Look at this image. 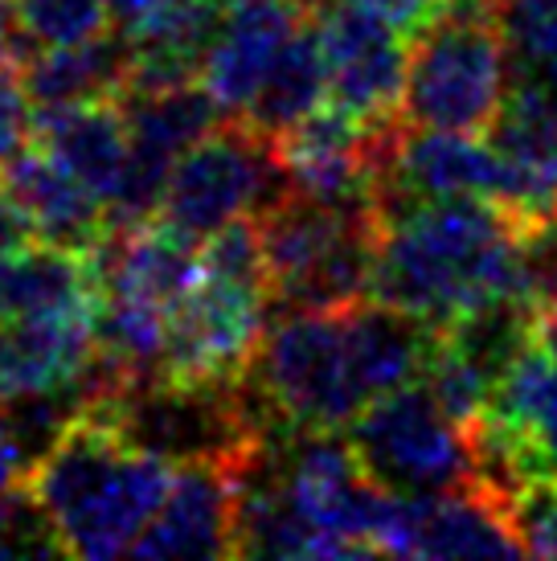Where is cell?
I'll list each match as a JSON object with an SVG mask.
<instances>
[{
	"instance_id": "6da1fadb",
	"label": "cell",
	"mask_w": 557,
	"mask_h": 561,
	"mask_svg": "<svg viewBox=\"0 0 557 561\" xmlns=\"http://www.w3.org/2000/svg\"><path fill=\"white\" fill-rule=\"evenodd\" d=\"M370 296L447 328L500 304H528L525 230L484 197L394 202L377 209Z\"/></svg>"
},
{
	"instance_id": "7a4b0ae2",
	"label": "cell",
	"mask_w": 557,
	"mask_h": 561,
	"mask_svg": "<svg viewBox=\"0 0 557 561\" xmlns=\"http://www.w3.org/2000/svg\"><path fill=\"white\" fill-rule=\"evenodd\" d=\"M177 463L139 447L99 410H82L21 492L70 558H124L169 496Z\"/></svg>"
},
{
	"instance_id": "3957f363",
	"label": "cell",
	"mask_w": 557,
	"mask_h": 561,
	"mask_svg": "<svg viewBox=\"0 0 557 561\" xmlns=\"http://www.w3.org/2000/svg\"><path fill=\"white\" fill-rule=\"evenodd\" d=\"M509 37L488 0H451L414 37L406 62L402 119L439 131L480 136L509 94Z\"/></svg>"
},
{
	"instance_id": "277c9868",
	"label": "cell",
	"mask_w": 557,
	"mask_h": 561,
	"mask_svg": "<svg viewBox=\"0 0 557 561\" xmlns=\"http://www.w3.org/2000/svg\"><path fill=\"white\" fill-rule=\"evenodd\" d=\"M247 390L275 431H344L365 410L344 308H287L266 324Z\"/></svg>"
},
{
	"instance_id": "5b68a950",
	"label": "cell",
	"mask_w": 557,
	"mask_h": 561,
	"mask_svg": "<svg viewBox=\"0 0 557 561\" xmlns=\"http://www.w3.org/2000/svg\"><path fill=\"white\" fill-rule=\"evenodd\" d=\"M271 296L283 308H344L370 296L377 214L283 193L259 214Z\"/></svg>"
},
{
	"instance_id": "8992f818",
	"label": "cell",
	"mask_w": 557,
	"mask_h": 561,
	"mask_svg": "<svg viewBox=\"0 0 557 561\" xmlns=\"http://www.w3.org/2000/svg\"><path fill=\"white\" fill-rule=\"evenodd\" d=\"M344 435L365 471L394 492H455L480 483L471 426L451 419L422 381L365 405Z\"/></svg>"
},
{
	"instance_id": "52a82bcc",
	"label": "cell",
	"mask_w": 557,
	"mask_h": 561,
	"mask_svg": "<svg viewBox=\"0 0 557 561\" xmlns=\"http://www.w3.org/2000/svg\"><path fill=\"white\" fill-rule=\"evenodd\" d=\"M287 193L275 136L250 119H221L172 164L160 221L189 238H209L238 218H259Z\"/></svg>"
},
{
	"instance_id": "ba28073f",
	"label": "cell",
	"mask_w": 557,
	"mask_h": 561,
	"mask_svg": "<svg viewBox=\"0 0 557 561\" xmlns=\"http://www.w3.org/2000/svg\"><path fill=\"white\" fill-rule=\"evenodd\" d=\"M271 287L197 275L169 312V365L164 377L193 386L247 381L271 324Z\"/></svg>"
},
{
	"instance_id": "9c48e42d",
	"label": "cell",
	"mask_w": 557,
	"mask_h": 561,
	"mask_svg": "<svg viewBox=\"0 0 557 561\" xmlns=\"http://www.w3.org/2000/svg\"><path fill=\"white\" fill-rule=\"evenodd\" d=\"M377 558H516L509 500L488 483L455 492H394L373 529Z\"/></svg>"
},
{
	"instance_id": "30bf717a",
	"label": "cell",
	"mask_w": 557,
	"mask_h": 561,
	"mask_svg": "<svg viewBox=\"0 0 557 561\" xmlns=\"http://www.w3.org/2000/svg\"><path fill=\"white\" fill-rule=\"evenodd\" d=\"M328 66V103L356 115L361 124H389L402 115L410 49L398 30L365 4L344 0L316 16Z\"/></svg>"
},
{
	"instance_id": "8fae6325",
	"label": "cell",
	"mask_w": 557,
	"mask_h": 561,
	"mask_svg": "<svg viewBox=\"0 0 557 561\" xmlns=\"http://www.w3.org/2000/svg\"><path fill=\"white\" fill-rule=\"evenodd\" d=\"M259 447V443H254ZM250 447V451H254ZM250 451L177 463L172 488L152 525L139 533V558H234L238 496Z\"/></svg>"
},
{
	"instance_id": "7c38bea8",
	"label": "cell",
	"mask_w": 557,
	"mask_h": 561,
	"mask_svg": "<svg viewBox=\"0 0 557 561\" xmlns=\"http://www.w3.org/2000/svg\"><path fill=\"white\" fill-rule=\"evenodd\" d=\"M504 160L492 140L471 131H439L398 119L389 131L377 209L394 202H439V197H484L500 205Z\"/></svg>"
},
{
	"instance_id": "4fadbf2b",
	"label": "cell",
	"mask_w": 557,
	"mask_h": 561,
	"mask_svg": "<svg viewBox=\"0 0 557 561\" xmlns=\"http://www.w3.org/2000/svg\"><path fill=\"white\" fill-rule=\"evenodd\" d=\"M488 140L504 160L500 205L521 226L557 221V91L512 79Z\"/></svg>"
},
{
	"instance_id": "5bb4252c",
	"label": "cell",
	"mask_w": 557,
	"mask_h": 561,
	"mask_svg": "<svg viewBox=\"0 0 557 561\" xmlns=\"http://www.w3.org/2000/svg\"><path fill=\"white\" fill-rule=\"evenodd\" d=\"M304 13L287 0H230L221 30L202 62V87L221 119H247L278 49L299 30Z\"/></svg>"
},
{
	"instance_id": "9a60e30c",
	"label": "cell",
	"mask_w": 557,
	"mask_h": 561,
	"mask_svg": "<svg viewBox=\"0 0 557 561\" xmlns=\"http://www.w3.org/2000/svg\"><path fill=\"white\" fill-rule=\"evenodd\" d=\"M0 185L9 193L13 209L30 226L37 242L70 247L82 254H94L99 242L107 238V205L94 197L91 188L78 181L58 157H49L46 148H21L4 169Z\"/></svg>"
},
{
	"instance_id": "2e32d148",
	"label": "cell",
	"mask_w": 557,
	"mask_h": 561,
	"mask_svg": "<svg viewBox=\"0 0 557 561\" xmlns=\"http://www.w3.org/2000/svg\"><path fill=\"white\" fill-rule=\"evenodd\" d=\"M94 316H25L0 324V402L82 386L94 360Z\"/></svg>"
},
{
	"instance_id": "e0dca14e",
	"label": "cell",
	"mask_w": 557,
	"mask_h": 561,
	"mask_svg": "<svg viewBox=\"0 0 557 561\" xmlns=\"http://www.w3.org/2000/svg\"><path fill=\"white\" fill-rule=\"evenodd\" d=\"M33 140L42 144L49 157L62 160L103 205L115 202L127 169V152H132L127 115L120 99L42 107L37 124H33Z\"/></svg>"
},
{
	"instance_id": "ac0fdd59",
	"label": "cell",
	"mask_w": 557,
	"mask_h": 561,
	"mask_svg": "<svg viewBox=\"0 0 557 561\" xmlns=\"http://www.w3.org/2000/svg\"><path fill=\"white\" fill-rule=\"evenodd\" d=\"M78 312H99L91 254L37 238L0 254V320Z\"/></svg>"
},
{
	"instance_id": "d6986e66",
	"label": "cell",
	"mask_w": 557,
	"mask_h": 561,
	"mask_svg": "<svg viewBox=\"0 0 557 561\" xmlns=\"http://www.w3.org/2000/svg\"><path fill=\"white\" fill-rule=\"evenodd\" d=\"M21 79L30 87L33 107H66L87 99H120L132 87V46L127 33L120 37H91L78 46L37 49L21 66Z\"/></svg>"
},
{
	"instance_id": "ffe728a7",
	"label": "cell",
	"mask_w": 557,
	"mask_h": 561,
	"mask_svg": "<svg viewBox=\"0 0 557 561\" xmlns=\"http://www.w3.org/2000/svg\"><path fill=\"white\" fill-rule=\"evenodd\" d=\"M320 103H328L325 46H320L316 16H304L299 30L287 37V46L278 49L275 66H271L247 119L266 136H278V131L299 124L304 115H311Z\"/></svg>"
},
{
	"instance_id": "44dd1931",
	"label": "cell",
	"mask_w": 557,
	"mask_h": 561,
	"mask_svg": "<svg viewBox=\"0 0 557 561\" xmlns=\"http://www.w3.org/2000/svg\"><path fill=\"white\" fill-rule=\"evenodd\" d=\"M500 21L516 79L557 91V0H504Z\"/></svg>"
},
{
	"instance_id": "7402d4cb",
	"label": "cell",
	"mask_w": 557,
	"mask_h": 561,
	"mask_svg": "<svg viewBox=\"0 0 557 561\" xmlns=\"http://www.w3.org/2000/svg\"><path fill=\"white\" fill-rule=\"evenodd\" d=\"M16 16H21V33L37 49L78 46V42L103 37L107 25H115L107 0H16Z\"/></svg>"
},
{
	"instance_id": "603a6c76",
	"label": "cell",
	"mask_w": 557,
	"mask_h": 561,
	"mask_svg": "<svg viewBox=\"0 0 557 561\" xmlns=\"http://www.w3.org/2000/svg\"><path fill=\"white\" fill-rule=\"evenodd\" d=\"M509 516L525 553L557 558V476L521 483L509 496Z\"/></svg>"
},
{
	"instance_id": "cb8c5ba5",
	"label": "cell",
	"mask_w": 557,
	"mask_h": 561,
	"mask_svg": "<svg viewBox=\"0 0 557 561\" xmlns=\"http://www.w3.org/2000/svg\"><path fill=\"white\" fill-rule=\"evenodd\" d=\"M33 124H37V107L21 70L0 66V169L33 140Z\"/></svg>"
},
{
	"instance_id": "d4e9b609",
	"label": "cell",
	"mask_w": 557,
	"mask_h": 561,
	"mask_svg": "<svg viewBox=\"0 0 557 561\" xmlns=\"http://www.w3.org/2000/svg\"><path fill=\"white\" fill-rule=\"evenodd\" d=\"M356 4H365L373 16L386 21L389 30H398L406 42H414L418 33L427 30L451 0H356Z\"/></svg>"
},
{
	"instance_id": "484cf974",
	"label": "cell",
	"mask_w": 557,
	"mask_h": 561,
	"mask_svg": "<svg viewBox=\"0 0 557 561\" xmlns=\"http://www.w3.org/2000/svg\"><path fill=\"white\" fill-rule=\"evenodd\" d=\"M25 471H30V459H25L21 443H16V435L9 431L4 414H0V500H9L21 492Z\"/></svg>"
},
{
	"instance_id": "4316f807",
	"label": "cell",
	"mask_w": 557,
	"mask_h": 561,
	"mask_svg": "<svg viewBox=\"0 0 557 561\" xmlns=\"http://www.w3.org/2000/svg\"><path fill=\"white\" fill-rule=\"evenodd\" d=\"M21 33V16H16V0H0V66H13L21 58V46H16Z\"/></svg>"
},
{
	"instance_id": "83f0119b",
	"label": "cell",
	"mask_w": 557,
	"mask_h": 561,
	"mask_svg": "<svg viewBox=\"0 0 557 561\" xmlns=\"http://www.w3.org/2000/svg\"><path fill=\"white\" fill-rule=\"evenodd\" d=\"M30 226L21 221V214L13 209V202H9V193H4V185H0V254L4 250L21 247V242H30Z\"/></svg>"
},
{
	"instance_id": "f1b7e54d",
	"label": "cell",
	"mask_w": 557,
	"mask_h": 561,
	"mask_svg": "<svg viewBox=\"0 0 557 561\" xmlns=\"http://www.w3.org/2000/svg\"><path fill=\"white\" fill-rule=\"evenodd\" d=\"M111 4V21H115V30H132L139 16L152 9V0H107Z\"/></svg>"
},
{
	"instance_id": "f546056e",
	"label": "cell",
	"mask_w": 557,
	"mask_h": 561,
	"mask_svg": "<svg viewBox=\"0 0 557 561\" xmlns=\"http://www.w3.org/2000/svg\"><path fill=\"white\" fill-rule=\"evenodd\" d=\"M287 4H295L304 16H320L328 13V9H337V4H344V0H287Z\"/></svg>"
},
{
	"instance_id": "4dcf8cb0",
	"label": "cell",
	"mask_w": 557,
	"mask_h": 561,
	"mask_svg": "<svg viewBox=\"0 0 557 561\" xmlns=\"http://www.w3.org/2000/svg\"><path fill=\"white\" fill-rule=\"evenodd\" d=\"M488 4H504V0H488Z\"/></svg>"
}]
</instances>
